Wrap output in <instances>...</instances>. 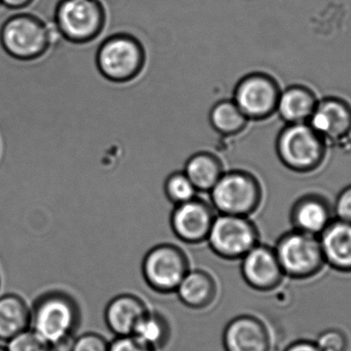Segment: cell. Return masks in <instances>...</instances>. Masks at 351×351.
I'll return each mask as SVG.
<instances>
[{"instance_id": "cell-29", "label": "cell", "mask_w": 351, "mask_h": 351, "mask_svg": "<svg viewBox=\"0 0 351 351\" xmlns=\"http://www.w3.org/2000/svg\"><path fill=\"white\" fill-rule=\"evenodd\" d=\"M108 351H154L152 348L142 344L134 336H125V337H115L113 341L109 343Z\"/></svg>"}, {"instance_id": "cell-5", "label": "cell", "mask_w": 351, "mask_h": 351, "mask_svg": "<svg viewBox=\"0 0 351 351\" xmlns=\"http://www.w3.org/2000/svg\"><path fill=\"white\" fill-rule=\"evenodd\" d=\"M210 204L219 214L247 216L259 210L263 189L259 179L243 169L225 171L210 192Z\"/></svg>"}, {"instance_id": "cell-21", "label": "cell", "mask_w": 351, "mask_h": 351, "mask_svg": "<svg viewBox=\"0 0 351 351\" xmlns=\"http://www.w3.org/2000/svg\"><path fill=\"white\" fill-rule=\"evenodd\" d=\"M30 328V308L16 294L0 296V341L8 342Z\"/></svg>"}, {"instance_id": "cell-1", "label": "cell", "mask_w": 351, "mask_h": 351, "mask_svg": "<svg viewBox=\"0 0 351 351\" xmlns=\"http://www.w3.org/2000/svg\"><path fill=\"white\" fill-rule=\"evenodd\" d=\"M80 319L77 304L65 293L43 294L30 308V329L53 351H70Z\"/></svg>"}, {"instance_id": "cell-19", "label": "cell", "mask_w": 351, "mask_h": 351, "mask_svg": "<svg viewBox=\"0 0 351 351\" xmlns=\"http://www.w3.org/2000/svg\"><path fill=\"white\" fill-rule=\"evenodd\" d=\"M319 98L304 84H292L280 92L276 113L286 124L308 123Z\"/></svg>"}, {"instance_id": "cell-18", "label": "cell", "mask_w": 351, "mask_h": 351, "mask_svg": "<svg viewBox=\"0 0 351 351\" xmlns=\"http://www.w3.org/2000/svg\"><path fill=\"white\" fill-rule=\"evenodd\" d=\"M182 304L193 310L210 308L218 296V284L206 270L190 269L176 290Z\"/></svg>"}, {"instance_id": "cell-26", "label": "cell", "mask_w": 351, "mask_h": 351, "mask_svg": "<svg viewBox=\"0 0 351 351\" xmlns=\"http://www.w3.org/2000/svg\"><path fill=\"white\" fill-rule=\"evenodd\" d=\"M319 351H348V339L340 330L323 332L315 342Z\"/></svg>"}, {"instance_id": "cell-30", "label": "cell", "mask_w": 351, "mask_h": 351, "mask_svg": "<svg viewBox=\"0 0 351 351\" xmlns=\"http://www.w3.org/2000/svg\"><path fill=\"white\" fill-rule=\"evenodd\" d=\"M285 351H319L317 346H315V342L306 341H297L295 343L291 344L288 348Z\"/></svg>"}, {"instance_id": "cell-31", "label": "cell", "mask_w": 351, "mask_h": 351, "mask_svg": "<svg viewBox=\"0 0 351 351\" xmlns=\"http://www.w3.org/2000/svg\"><path fill=\"white\" fill-rule=\"evenodd\" d=\"M34 0H0V4L12 10H20L30 5Z\"/></svg>"}, {"instance_id": "cell-9", "label": "cell", "mask_w": 351, "mask_h": 351, "mask_svg": "<svg viewBox=\"0 0 351 351\" xmlns=\"http://www.w3.org/2000/svg\"><path fill=\"white\" fill-rule=\"evenodd\" d=\"M190 269L185 251L171 243L152 247L142 261L144 280L152 290L160 294L175 293Z\"/></svg>"}, {"instance_id": "cell-7", "label": "cell", "mask_w": 351, "mask_h": 351, "mask_svg": "<svg viewBox=\"0 0 351 351\" xmlns=\"http://www.w3.org/2000/svg\"><path fill=\"white\" fill-rule=\"evenodd\" d=\"M276 258L285 276L293 280L315 278L326 265L319 237L293 230L278 239Z\"/></svg>"}, {"instance_id": "cell-23", "label": "cell", "mask_w": 351, "mask_h": 351, "mask_svg": "<svg viewBox=\"0 0 351 351\" xmlns=\"http://www.w3.org/2000/svg\"><path fill=\"white\" fill-rule=\"evenodd\" d=\"M132 336L147 348L158 351L170 341L171 328L166 317L160 313L148 310Z\"/></svg>"}, {"instance_id": "cell-8", "label": "cell", "mask_w": 351, "mask_h": 351, "mask_svg": "<svg viewBox=\"0 0 351 351\" xmlns=\"http://www.w3.org/2000/svg\"><path fill=\"white\" fill-rule=\"evenodd\" d=\"M259 239L257 226L247 216L218 214L206 242L221 259L239 261L260 243Z\"/></svg>"}, {"instance_id": "cell-27", "label": "cell", "mask_w": 351, "mask_h": 351, "mask_svg": "<svg viewBox=\"0 0 351 351\" xmlns=\"http://www.w3.org/2000/svg\"><path fill=\"white\" fill-rule=\"evenodd\" d=\"M109 343L101 334L84 333L74 338L70 351H108Z\"/></svg>"}, {"instance_id": "cell-4", "label": "cell", "mask_w": 351, "mask_h": 351, "mask_svg": "<svg viewBox=\"0 0 351 351\" xmlns=\"http://www.w3.org/2000/svg\"><path fill=\"white\" fill-rule=\"evenodd\" d=\"M49 25L31 14H16L0 28V45L6 55L18 61L30 62L45 55L53 45Z\"/></svg>"}, {"instance_id": "cell-25", "label": "cell", "mask_w": 351, "mask_h": 351, "mask_svg": "<svg viewBox=\"0 0 351 351\" xmlns=\"http://www.w3.org/2000/svg\"><path fill=\"white\" fill-rule=\"evenodd\" d=\"M8 351H53V348L29 328L8 341Z\"/></svg>"}, {"instance_id": "cell-13", "label": "cell", "mask_w": 351, "mask_h": 351, "mask_svg": "<svg viewBox=\"0 0 351 351\" xmlns=\"http://www.w3.org/2000/svg\"><path fill=\"white\" fill-rule=\"evenodd\" d=\"M239 261L241 276L253 290L271 292L284 280L285 274L274 247L258 243Z\"/></svg>"}, {"instance_id": "cell-28", "label": "cell", "mask_w": 351, "mask_h": 351, "mask_svg": "<svg viewBox=\"0 0 351 351\" xmlns=\"http://www.w3.org/2000/svg\"><path fill=\"white\" fill-rule=\"evenodd\" d=\"M333 210L337 220L351 224V185L338 194Z\"/></svg>"}, {"instance_id": "cell-24", "label": "cell", "mask_w": 351, "mask_h": 351, "mask_svg": "<svg viewBox=\"0 0 351 351\" xmlns=\"http://www.w3.org/2000/svg\"><path fill=\"white\" fill-rule=\"evenodd\" d=\"M164 191L167 199L174 206L194 199L198 193L184 171L171 173L165 181Z\"/></svg>"}, {"instance_id": "cell-14", "label": "cell", "mask_w": 351, "mask_h": 351, "mask_svg": "<svg viewBox=\"0 0 351 351\" xmlns=\"http://www.w3.org/2000/svg\"><path fill=\"white\" fill-rule=\"evenodd\" d=\"M223 348L225 351H271V336L261 319L254 315H239L225 327Z\"/></svg>"}, {"instance_id": "cell-16", "label": "cell", "mask_w": 351, "mask_h": 351, "mask_svg": "<svg viewBox=\"0 0 351 351\" xmlns=\"http://www.w3.org/2000/svg\"><path fill=\"white\" fill-rule=\"evenodd\" d=\"M332 210L322 196L309 194L297 200L291 210L294 230L319 237L331 224Z\"/></svg>"}, {"instance_id": "cell-17", "label": "cell", "mask_w": 351, "mask_h": 351, "mask_svg": "<svg viewBox=\"0 0 351 351\" xmlns=\"http://www.w3.org/2000/svg\"><path fill=\"white\" fill-rule=\"evenodd\" d=\"M319 239L325 263L336 271L351 273V224L336 218Z\"/></svg>"}, {"instance_id": "cell-15", "label": "cell", "mask_w": 351, "mask_h": 351, "mask_svg": "<svg viewBox=\"0 0 351 351\" xmlns=\"http://www.w3.org/2000/svg\"><path fill=\"white\" fill-rule=\"evenodd\" d=\"M148 310L139 297L133 294L119 295L107 304L105 323L115 337L131 336Z\"/></svg>"}, {"instance_id": "cell-6", "label": "cell", "mask_w": 351, "mask_h": 351, "mask_svg": "<svg viewBox=\"0 0 351 351\" xmlns=\"http://www.w3.org/2000/svg\"><path fill=\"white\" fill-rule=\"evenodd\" d=\"M106 10L100 0H60L55 10V29L73 45L92 43L102 34Z\"/></svg>"}, {"instance_id": "cell-10", "label": "cell", "mask_w": 351, "mask_h": 351, "mask_svg": "<svg viewBox=\"0 0 351 351\" xmlns=\"http://www.w3.org/2000/svg\"><path fill=\"white\" fill-rule=\"evenodd\" d=\"M280 92L282 88L274 76L251 72L235 84L232 100L249 121H265L276 113Z\"/></svg>"}, {"instance_id": "cell-20", "label": "cell", "mask_w": 351, "mask_h": 351, "mask_svg": "<svg viewBox=\"0 0 351 351\" xmlns=\"http://www.w3.org/2000/svg\"><path fill=\"white\" fill-rule=\"evenodd\" d=\"M184 172L200 193H210L225 172L224 164L214 152H195L186 161Z\"/></svg>"}, {"instance_id": "cell-22", "label": "cell", "mask_w": 351, "mask_h": 351, "mask_svg": "<svg viewBox=\"0 0 351 351\" xmlns=\"http://www.w3.org/2000/svg\"><path fill=\"white\" fill-rule=\"evenodd\" d=\"M208 121L217 133L226 137L239 135L249 123L232 99L215 103L208 113Z\"/></svg>"}, {"instance_id": "cell-2", "label": "cell", "mask_w": 351, "mask_h": 351, "mask_svg": "<svg viewBox=\"0 0 351 351\" xmlns=\"http://www.w3.org/2000/svg\"><path fill=\"white\" fill-rule=\"evenodd\" d=\"M276 152L289 170L307 174L323 166L328 144L308 123L286 124L276 137Z\"/></svg>"}, {"instance_id": "cell-32", "label": "cell", "mask_w": 351, "mask_h": 351, "mask_svg": "<svg viewBox=\"0 0 351 351\" xmlns=\"http://www.w3.org/2000/svg\"><path fill=\"white\" fill-rule=\"evenodd\" d=\"M0 351H8V350H6V348H3V346H0Z\"/></svg>"}, {"instance_id": "cell-11", "label": "cell", "mask_w": 351, "mask_h": 351, "mask_svg": "<svg viewBox=\"0 0 351 351\" xmlns=\"http://www.w3.org/2000/svg\"><path fill=\"white\" fill-rule=\"evenodd\" d=\"M216 216L212 204L196 197L175 206L171 214V228L182 242L199 245L208 239Z\"/></svg>"}, {"instance_id": "cell-12", "label": "cell", "mask_w": 351, "mask_h": 351, "mask_svg": "<svg viewBox=\"0 0 351 351\" xmlns=\"http://www.w3.org/2000/svg\"><path fill=\"white\" fill-rule=\"evenodd\" d=\"M308 124L327 144H344L351 136V104L340 97L319 99Z\"/></svg>"}, {"instance_id": "cell-3", "label": "cell", "mask_w": 351, "mask_h": 351, "mask_svg": "<svg viewBox=\"0 0 351 351\" xmlns=\"http://www.w3.org/2000/svg\"><path fill=\"white\" fill-rule=\"evenodd\" d=\"M145 64V47L130 33H115L107 37L96 54V65L101 76L117 84L136 80Z\"/></svg>"}]
</instances>
